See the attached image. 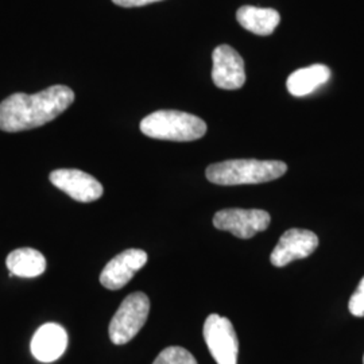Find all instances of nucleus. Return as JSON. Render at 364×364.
<instances>
[{
	"instance_id": "obj_10",
	"label": "nucleus",
	"mask_w": 364,
	"mask_h": 364,
	"mask_svg": "<svg viewBox=\"0 0 364 364\" xmlns=\"http://www.w3.org/2000/svg\"><path fill=\"white\" fill-rule=\"evenodd\" d=\"M146 262L147 254L144 250H126L107 263L100 274V284L108 290H119L130 282L132 277L144 267Z\"/></svg>"
},
{
	"instance_id": "obj_9",
	"label": "nucleus",
	"mask_w": 364,
	"mask_h": 364,
	"mask_svg": "<svg viewBox=\"0 0 364 364\" xmlns=\"http://www.w3.org/2000/svg\"><path fill=\"white\" fill-rule=\"evenodd\" d=\"M49 178L55 188L80 203H92L103 196V185L82 170H54Z\"/></svg>"
},
{
	"instance_id": "obj_1",
	"label": "nucleus",
	"mask_w": 364,
	"mask_h": 364,
	"mask_svg": "<svg viewBox=\"0 0 364 364\" xmlns=\"http://www.w3.org/2000/svg\"><path fill=\"white\" fill-rule=\"evenodd\" d=\"M73 102L75 92L65 85H53L34 95L14 93L0 103V130L37 129L60 117Z\"/></svg>"
},
{
	"instance_id": "obj_11",
	"label": "nucleus",
	"mask_w": 364,
	"mask_h": 364,
	"mask_svg": "<svg viewBox=\"0 0 364 364\" xmlns=\"http://www.w3.org/2000/svg\"><path fill=\"white\" fill-rule=\"evenodd\" d=\"M68 333L65 328L55 323H46L39 326L30 343L33 356L42 363L58 360L66 351Z\"/></svg>"
},
{
	"instance_id": "obj_18",
	"label": "nucleus",
	"mask_w": 364,
	"mask_h": 364,
	"mask_svg": "<svg viewBox=\"0 0 364 364\" xmlns=\"http://www.w3.org/2000/svg\"><path fill=\"white\" fill-rule=\"evenodd\" d=\"M363 364H364V356H363Z\"/></svg>"
},
{
	"instance_id": "obj_3",
	"label": "nucleus",
	"mask_w": 364,
	"mask_h": 364,
	"mask_svg": "<svg viewBox=\"0 0 364 364\" xmlns=\"http://www.w3.org/2000/svg\"><path fill=\"white\" fill-rule=\"evenodd\" d=\"M141 131L153 139L191 142L207 134V123L188 112L161 109L144 117L141 122Z\"/></svg>"
},
{
	"instance_id": "obj_15",
	"label": "nucleus",
	"mask_w": 364,
	"mask_h": 364,
	"mask_svg": "<svg viewBox=\"0 0 364 364\" xmlns=\"http://www.w3.org/2000/svg\"><path fill=\"white\" fill-rule=\"evenodd\" d=\"M153 364H198L195 356L182 347H168L156 356Z\"/></svg>"
},
{
	"instance_id": "obj_7",
	"label": "nucleus",
	"mask_w": 364,
	"mask_h": 364,
	"mask_svg": "<svg viewBox=\"0 0 364 364\" xmlns=\"http://www.w3.org/2000/svg\"><path fill=\"white\" fill-rule=\"evenodd\" d=\"M212 80L215 85L221 90H240L246 82L245 61L242 55L228 45L218 46L213 54Z\"/></svg>"
},
{
	"instance_id": "obj_17",
	"label": "nucleus",
	"mask_w": 364,
	"mask_h": 364,
	"mask_svg": "<svg viewBox=\"0 0 364 364\" xmlns=\"http://www.w3.org/2000/svg\"><path fill=\"white\" fill-rule=\"evenodd\" d=\"M112 1L120 7L130 9V7H142V6H147V4L161 1V0H112Z\"/></svg>"
},
{
	"instance_id": "obj_16",
	"label": "nucleus",
	"mask_w": 364,
	"mask_h": 364,
	"mask_svg": "<svg viewBox=\"0 0 364 364\" xmlns=\"http://www.w3.org/2000/svg\"><path fill=\"white\" fill-rule=\"evenodd\" d=\"M348 309H350L352 316L364 317V277L356 287L355 293L352 294L351 299H350Z\"/></svg>"
},
{
	"instance_id": "obj_14",
	"label": "nucleus",
	"mask_w": 364,
	"mask_h": 364,
	"mask_svg": "<svg viewBox=\"0 0 364 364\" xmlns=\"http://www.w3.org/2000/svg\"><path fill=\"white\" fill-rule=\"evenodd\" d=\"M6 264L11 272V277L36 278L46 270V259L34 248H16L9 254Z\"/></svg>"
},
{
	"instance_id": "obj_13",
	"label": "nucleus",
	"mask_w": 364,
	"mask_h": 364,
	"mask_svg": "<svg viewBox=\"0 0 364 364\" xmlns=\"http://www.w3.org/2000/svg\"><path fill=\"white\" fill-rule=\"evenodd\" d=\"M240 26L257 36H270L281 22V15L273 9L243 6L236 13Z\"/></svg>"
},
{
	"instance_id": "obj_5",
	"label": "nucleus",
	"mask_w": 364,
	"mask_h": 364,
	"mask_svg": "<svg viewBox=\"0 0 364 364\" xmlns=\"http://www.w3.org/2000/svg\"><path fill=\"white\" fill-rule=\"evenodd\" d=\"M204 340L218 364H237L239 340L234 326L227 317L213 313L204 324Z\"/></svg>"
},
{
	"instance_id": "obj_12",
	"label": "nucleus",
	"mask_w": 364,
	"mask_h": 364,
	"mask_svg": "<svg viewBox=\"0 0 364 364\" xmlns=\"http://www.w3.org/2000/svg\"><path fill=\"white\" fill-rule=\"evenodd\" d=\"M329 78L331 70L328 66L314 64L308 68H302L287 77V91L296 97L308 96L326 84Z\"/></svg>"
},
{
	"instance_id": "obj_6",
	"label": "nucleus",
	"mask_w": 364,
	"mask_h": 364,
	"mask_svg": "<svg viewBox=\"0 0 364 364\" xmlns=\"http://www.w3.org/2000/svg\"><path fill=\"white\" fill-rule=\"evenodd\" d=\"M270 221V213L262 209H223L213 216V225L218 230L228 231L239 239H251L266 231Z\"/></svg>"
},
{
	"instance_id": "obj_8",
	"label": "nucleus",
	"mask_w": 364,
	"mask_h": 364,
	"mask_svg": "<svg viewBox=\"0 0 364 364\" xmlns=\"http://www.w3.org/2000/svg\"><path fill=\"white\" fill-rule=\"evenodd\" d=\"M317 247V235L309 230L291 228L279 237L278 245L270 255V260L275 267H284L293 260L308 258Z\"/></svg>"
},
{
	"instance_id": "obj_4",
	"label": "nucleus",
	"mask_w": 364,
	"mask_h": 364,
	"mask_svg": "<svg viewBox=\"0 0 364 364\" xmlns=\"http://www.w3.org/2000/svg\"><path fill=\"white\" fill-rule=\"evenodd\" d=\"M150 313V299L142 293H131L123 299L117 313L114 314L108 333L114 344L123 346L135 338L144 328Z\"/></svg>"
},
{
	"instance_id": "obj_2",
	"label": "nucleus",
	"mask_w": 364,
	"mask_h": 364,
	"mask_svg": "<svg viewBox=\"0 0 364 364\" xmlns=\"http://www.w3.org/2000/svg\"><path fill=\"white\" fill-rule=\"evenodd\" d=\"M287 170V164L282 161L230 159L210 165L205 174L212 183L232 186L274 181L281 178Z\"/></svg>"
}]
</instances>
